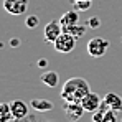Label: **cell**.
<instances>
[{
	"mask_svg": "<svg viewBox=\"0 0 122 122\" xmlns=\"http://www.w3.org/2000/svg\"><path fill=\"white\" fill-rule=\"evenodd\" d=\"M91 92L89 82L84 78H69L63 82L61 87V101L63 102H81L86 94Z\"/></svg>",
	"mask_w": 122,
	"mask_h": 122,
	"instance_id": "6da1fadb",
	"label": "cell"
},
{
	"mask_svg": "<svg viewBox=\"0 0 122 122\" xmlns=\"http://www.w3.org/2000/svg\"><path fill=\"white\" fill-rule=\"evenodd\" d=\"M107 48H109V41L106 40V38H101V36L91 38V40L87 41V46H86L87 55L91 58H102L106 55Z\"/></svg>",
	"mask_w": 122,
	"mask_h": 122,
	"instance_id": "7a4b0ae2",
	"label": "cell"
},
{
	"mask_svg": "<svg viewBox=\"0 0 122 122\" xmlns=\"http://www.w3.org/2000/svg\"><path fill=\"white\" fill-rule=\"evenodd\" d=\"M76 38L73 36V35H69L68 31H63L60 35V38L53 43V46H55V50L61 53V55H68V53H71L73 50H74V46H76Z\"/></svg>",
	"mask_w": 122,
	"mask_h": 122,
	"instance_id": "3957f363",
	"label": "cell"
},
{
	"mask_svg": "<svg viewBox=\"0 0 122 122\" xmlns=\"http://www.w3.org/2000/svg\"><path fill=\"white\" fill-rule=\"evenodd\" d=\"M63 112H64V117L69 122H78L86 111L81 106V102H64Z\"/></svg>",
	"mask_w": 122,
	"mask_h": 122,
	"instance_id": "277c9868",
	"label": "cell"
},
{
	"mask_svg": "<svg viewBox=\"0 0 122 122\" xmlns=\"http://www.w3.org/2000/svg\"><path fill=\"white\" fill-rule=\"evenodd\" d=\"M92 122H117V111L107 107L104 102L92 114Z\"/></svg>",
	"mask_w": 122,
	"mask_h": 122,
	"instance_id": "5b68a950",
	"label": "cell"
},
{
	"mask_svg": "<svg viewBox=\"0 0 122 122\" xmlns=\"http://www.w3.org/2000/svg\"><path fill=\"white\" fill-rule=\"evenodd\" d=\"M28 5V0H3V10L10 15H23Z\"/></svg>",
	"mask_w": 122,
	"mask_h": 122,
	"instance_id": "8992f818",
	"label": "cell"
},
{
	"mask_svg": "<svg viewBox=\"0 0 122 122\" xmlns=\"http://www.w3.org/2000/svg\"><path fill=\"white\" fill-rule=\"evenodd\" d=\"M64 30H63V26H61L60 20H53L50 21V23H46L45 25V31H43V36H45V41L46 43H55V41L60 38V35L63 33Z\"/></svg>",
	"mask_w": 122,
	"mask_h": 122,
	"instance_id": "52a82bcc",
	"label": "cell"
},
{
	"mask_svg": "<svg viewBox=\"0 0 122 122\" xmlns=\"http://www.w3.org/2000/svg\"><path fill=\"white\" fill-rule=\"evenodd\" d=\"M81 106L84 107V111L86 112H91V114H94L99 107L102 106V99L99 94H96V92H89V94H86L84 96V99L81 101Z\"/></svg>",
	"mask_w": 122,
	"mask_h": 122,
	"instance_id": "ba28073f",
	"label": "cell"
},
{
	"mask_svg": "<svg viewBox=\"0 0 122 122\" xmlns=\"http://www.w3.org/2000/svg\"><path fill=\"white\" fill-rule=\"evenodd\" d=\"M10 109H12L13 119H23L25 116L30 114V106L20 99H15V101L10 102Z\"/></svg>",
	"mask_w": 122,
	"mask_h": 122,
	"instance_id": "9c48e42d",
	"label": "cell"
},
{
	"mask_svg": "<svg viewBox=\"0 0 122 122\" xmlns=\"http://www.w3.org/2000/svg\"><path fill=\"white\" fill-rule=\"evenodd\" d=\"M60 23H61V26H63V30L68 28V26H73V25L79 23V12L74 10V8L69 10V12H64L60 17Z\"/></svg>",
	"mask_w": 122,
	"mask_h": 122,
	"instance_id": "30bf717a",
	"label": "cell"
},
{
	"mask_svg": "<svg viewBox=\"0 0 122 122\" xmlns=\"http://www.w3.org/2000/svg\"><path fill=\"white\" fill-rule=\"evenodd\" d=\"M102 102H104L107 107H111V109H114V111H117V112L122 111V97L119 94H116V92H107V94L102 97Z\"/></svg>",
	"mask_w": 122,
	"mask_h": 122,
	"instance_id": "8fae6325",
	"label": "cell"
},
{
	"mask_svg": "<svg viewBox=\"0 0 122 122\" xmlns=\"http://www.w3.org/2000/svg\"><path fill=\"white\" fill-rule=\"evenodd\" d=\"M40 79H41V82H43L45 86H48V87H56V86L60 84V74H58L56 71L50 69V71H45V73L41 74Z\"/></svg>",
	"mask_w": 122,
	"mask_h": 122,
	"instance_id": "7c38bea8",
	"label": "cell"
},
{
	"mask_svg": "<svg viewBox=\"0 0 122 122\" xmlns=\"http://www.w3.org/2000/svg\"><path fill=\"white\" fill-rule=\"evenodd\" d=\"M30 107H33L36 112H48V111H51L55 106H53V102L48 101V99H31L30 101Z\"/></svg>",
	"mask_w": 122,
	"mask_h": 122,
	"instance_id": "4fadbf2b",
	"label": "cell"
},
{
	"mask_svg": "<svg viewBox=\"0 0 122 122\" xmlns=\"http://www.w3.org/2000/svg\"><path fill=\"white\" fill-rule=\"evenodd\" d=\"M13 121V114L8 102H0V122H10Z\"/></svg>",
	"mask_w": 122,
	"mask_h": 122,
	"instance_id": "5bb4252c",
	"label": "cell"
},
{
	"mask_svg": "<svg viewBox=\"0 0 122 122\" xmlns=\"http://www.w3.org/2000/svg\"><path fill=\"white\" fill-rule=\"evenodd\" d=\"M86 26L84 25H79V23H76V25H73V26H68V28H64V31H68L69 35H73L76 40H79L82 38L84 35H86Z\"/></svg>",
	"mask_w": 122,
	"mask_h": 122,
	"instance_id": "9a60e30c",
	"label": "cell"
},
{
	"mask_svg": "<svg viewBox=\"0 0 122 122\" xmlns=\"http://www.w3.org/2000/svg\"><path fill=\"white\" fill-rule=\"evenodd\" d=\"M10 122H56V121H50V119H45V117H41L36 114V111L35 112H30L28 116H25L23 119H13V121Z\"/></svg>",
	"mask_w": 122,
	"mask_h": 122,
	"instance_id": "2e32d148",
	"label": "cell"
},
{
	"mask_svg": "<svg viewBox=\"0 0 122 122\" xmlns=\"http://www.w3.org/2000/svg\"><path fill=\"white\" fill-rule=\"evenodd\" d=\"M92 7V0H73V8L78 12H86Z\"/></svg>",
	"mask_w": 122,
	"mask_h": 122,
	"instance_id": "e0dca14e",
	"label": "cell"
},
{
	"mask_svg": "<svg viewBox=\"0 0 122 122\" xmlns=\"http://www.w3.org/2000/svg\"><path fill=\"white\" fill-rule=\"evenodd\" d=\"M25 25H26V28L33 30V28H36V26L40 25V20H38V17H36V15H28V17H26V20H25Z\"/></svg>",
	"mask_w": 122,
	"mask_h": 122,
	"instance_id": "ac0fdd59",
	"label": "cell"
},
{
	"mask_svg": "<svg viewBox=\"0 0 122 122\" xmlns=\"http://www.w3.org/2000/svg\"><path fill=\"white\" fill-rule=\"evenodd\" d=\"M87 25H89V28H91V30H96V28H99L101 20H99L97 17H91V18L87 20Z\"/></svg>",
	"mask_w": 122,
	"mask_h": 122,
	"instance_id": "d6986e66",
	"label": "cell"
},
{
	"mask_svg": "<svg viewBox=\"0 0 122 122\" xmlns=\"http://www.w3.org/2000/svg\"><path fill=\"white\" fill-rule=\"evenodd\" d=\"M18 45H20L18 38H12V40H10V46H13V48H15V46H18Z\"/></svg>",
	"mask_w": 122,
	"mask_h": 122,
	"instance_id": "ffe728a7",
	"label": "cell"
},
{
	"mask_svg": "<svg viewBox=\"0 0 122 122\" xmlns=\"http://www.w3.org/2000/svg\"><path fill=\"white\" fill-rule=\"evenodd\" d=\"M38 66H40V68H46V66H48V61L46 60H40L38 61Z\"/></svg>",
	"mask_w": 122,
	"mask_h": 122,
	"instance_id": "44dd1931",
	"label": "cell"
}]
</instances>
